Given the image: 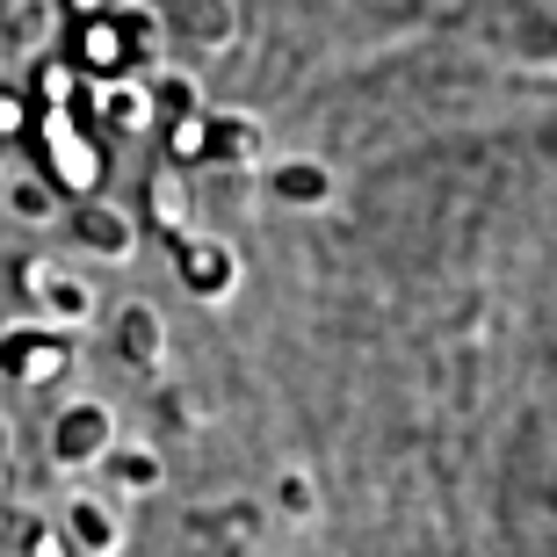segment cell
Listing matches in <instances>:
<instances>
[{"instance_id": "cell-1", "label": "cell", "mask_w": 557, "mask_h": 557, "mask_svg": "<svg viewBox=\"0 0 557 557\" xmlns=\"http://www.w3.org/2000/svg\"><path fill=\"white\" fill-rule=\"evenodd\" d=\"M0 362H8L22 384H44V376L65 370V341L59 333H8V341H0Z\"/></svg>"}, {"instance_id": "cell-2", "label": "cell", "mask_w": 557, "mask_h": 557, "mask_svg": "<svg viewBox=\"0 0 557 557\" xmlns=\"http://www.w3.org/2000/svg\"><path fill=\"white\" fill-rule=\"evenodd\" d=\"M81 59L95 65V73H124V65H131V22L87 15V29H81Z\"/></svg>"}, {"instance_id": "cell-3", "label": "cell", "mask_w": 557, "mask_h": 557, "mask_svg": "<svg viewBox=\"0 0 557 557\" xmlns=\"http://www.w3.org/2000/svg\"><path fill=\"white\" fill-rule=\"evenodd\" d=\"M87 102L102 109V116H116L124 131H145V124H152V95H145V87H131V81H116V87L95 81V95H87Z\"/></svg>"}, {"instance_id": "cell-4", "label": "cell", "mask_w": 557, "mask_h": 557, "mask_svg": "<svg viewBox=\"0 0 557 557\" xmlns=\"http://www.w3.org/2000/svg\"><path fill=\"white\" fill-rule=\"evenodd\" d=\"M210 145H218V160H261V131L239 124V116H218V124H210Z\"/></svg>"}, {"instance_id": "cell-5", "label": "cell", "mask_w": 557, "mask_h": 557, "mask_svg": "<svg viewBox=\"0 0 557 557\" xmlns=\"http://www.w3.org/2000/svg\"><path fill=\"white\" fill-rule=\"evenodd\" d=\"M81 239L95 253H124L131 247V225L116 218V210H81Z\"/></svg>"}, {"instance_id": "cell-6", "label": "cell", "mask_w": 557, "mask_h": 557, "mask_svg": "<svg viewBox=\"0 0 557 557\" xmlns=\"http://www.w3.org/2000/svg\"><path fill=\"white\" fill-rule=\"evenodd\" d=\"M51 145H59V174H65L73 188H87V182H95V152H87V145L73 138L65 124H51Z\"/></svg>"}, {"instance_id": "cell-7", "label": "cell", "mask_w": 557, "mask_h": 557, "mask_svg": "<svg viewBox=\"0 0 557 557\" xmlns=\"http://www.w3.org/2000/svg\"><path fill=\"white\" fill-rule=\"evenodd\" d=\"M124 355L131 362H152V355H160V319H152L145 305L124 311Z\"/></svg>"}, {"instance_id": "cell-8", "label": "cell", "mask_w": 557, "mask_h": 557, "mask_svg": "<svg viewBox=\"0 0 557 557\" xmlns=\"http://www.w3.org/2000/svg\"><path fill=\"white\" fill-rule=\"evenodd\" d=\"M275 196H297V203H319L326 196V174L311 160H289V166H275Z\"/></svg>"}, {"instance_id": "cell-9", "label": "cell", "mask_w": 557, "mask_h": 557, "mask_svg": "<svg viewBox=\"0 0 557 557\" xmlns=\"http://www.w3.org/2000/svg\"><path fill=\"white\" fill-rule=\"evenodd\" d=\"M59 442L73 456H87L95 442H102V413H95V406H73V413H65V428H59Z\"/></svg>"}, {"instance_id": "cell-10", "label": "cell", "mask_w": 557, "mask_h": 557, "mask_svg": "<svg viewBox=\"0 0 557 557\" xmlns=\"http://www.w3.org/2000/svg\"><path fill=\"white\" fill-rule=\"evenodd\" d=\"M203 145H210V124H203V116H182V124H174V160H196Z\"/></svg>"}, {"instance_id": "cell-11", "label": "cell", "mask_w": 557, "mask_h": 557, "mask_svg": "<svg viewBox=\"0 0 557 557\" xmlns=\"http://www.w3.org/2000/svg\"><path fill=\"white\" fill-rule=\"evenodd\" d=\"M73 87H81V81H73V65H44V73H37L44 102H73Z\"/></svg>"}, {"instance_id": "cell-12", "label": "cell", "mask_w": 557, "mask_h": 557, "mask_svg": "<svg viewBox=\"0 0 557 557\" xmlns=\"http://www.w3.org/2000/svg\"><path fill=\"white\" fill-rule=\"evenodd\" d=\"M116 471H124L131 485H145V478H152V456H138V449H131V456H116Z\"/></svg>"}, {"instance_id": "cell-13", "label": "cell", "mask_w": 557, "mask_h": 557, "mask_svg": "<svg viewBox=\"0 0 557 557\" xmlns=\"http://www.w3.org/2000/svg\"><path fill=\"white\" fill-rule=\"evenodd\" d=\"M81 536H87V543H109V521L95 515V507H81Z\"/></svg>"}, {"instance_id": "cell-14", "label": "cell", "mask_w": 557, "mask_h": 557, "mask_svg": "<svg viewBox=\"0 0 557 557\" xmlns=\"http://www.w3.org/2000/svg\"><path fill=\"white\" fill-rule=\"evenodd\" d=\"M15 124H22V102H15V95H0V138H8Z\"/></svg>"}, {"instance_id": "cell-15", "label": "cell", "mask_w": 557, "mask_h": 557, "mask_svg": "<svg viewBox=\"0 0 557 557\" xmlns=\"http://www.w3.org/2000/svg\"><path fill=\"white\" fill-rule=\"evenodd\" d=\"M65 8H81V15H95V8H102V0H65Z\"/></svg>"}]
</instances>
